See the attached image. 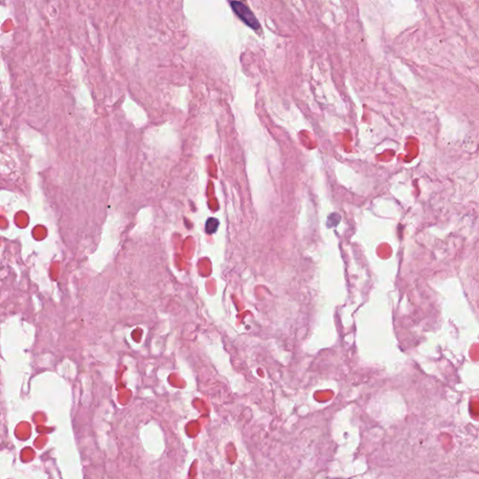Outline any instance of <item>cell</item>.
Wrapping results in <instances>:
<instances>
[{
  "label": "cell",
  "mask_w": 479,
  "mask_h": 479,
  "mask_svg": "<svg viewBox=\"0 0 479 479\" xmlns=\"http://www.w3.org/2000/svg\"><path fill=\"white\" fill-rule=\"evenodd\" d=\"M219 222L216 218H210L207 222V225H205V231H207L208 234H214L217 232Z\"/></svg>",
  "instance_id": "7a4b0ae2"
},
{
  "label": "cell",
  "mask_w": 479,
  "mask_h": 479,
  "mask_svg": "<svg viewBox=\"0 0 479 479\" xmlns=\"http://www.w3.org/2000/svg\"><path fill=\"white\" fill-rule=\"evenodd\" d=\"M231 5L234 12L244 22L246 26L251 29H253L254 31H259L261 29L259 20L244 3L232 2Z\"/></svg>",
  "instance_id": "6da1fadb"
}]
</instances>
